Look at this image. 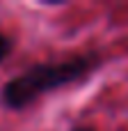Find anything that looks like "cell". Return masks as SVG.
Returning <instances> with one entry per match:
<instances>
[{"mask_svg": "<svg viewBox=\"0 0 128 131\" xmlns=\"http://www.w3.org/2000/svg\"><path fill=\"white\" fill-rule=\"evenodd\" d=\"M94 62H96L94 55H80V58H69V60H60V62L34 64V67L25 69L21 76L5 83L2 104L7 108H23V106L32 104L37 97L82 78L85 74H89Z\"/></svg>", "mask_w": 128, "mask_h": 131, "instance_id": "6da1fadb", "label": "cell"}, {"mask_svg": "<svg viewBox=\"0 0 128 131\" xmlns=\"http://www.w3.org/2000/svg\"><path fill=\"white\" fill-rule=\"evenodd\" d=\"M9 51H11V39L5 32H0V62L9 55Z\"/></svg>", "mask_w": 128, "mask_h": 131, "instance_id": "7a4b0ae2", "label": "cell"}, {"mask_svg": "<svg viewBox=\"0 0 128 131\" xmlns=\"http://www.w3.org/2000/svg\"><path fill=\"white\" fill-rule=\"evenodd\" d=\"M71 131H92V129H87V127H78V129H71Z\"/></svg>", "mask_w": 128, "mask_h": 131, "instance_id": "3957f363", "label": "cell"}]
</instances>
